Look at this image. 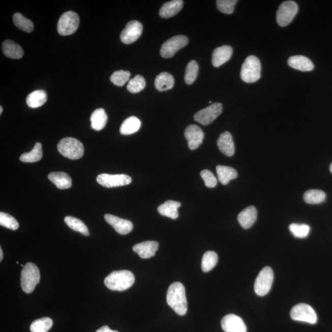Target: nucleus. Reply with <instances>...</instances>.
<instances>
[{"label": "nucleus", "instance_id": "obj_1", "mask_svg": "<svg viewBox=\"0 0 332 332\" xmlns=\"http://www.w3.org/2000/svg\"><path fill=\"white\" fill-rule=\"evenodd\" d=\"M167 303L176 313L184 316L187 312V300L185 289L180 283L170 285L167 293Z\"/></svg>", "mask_w": 332, "mask_h": 332}, {"label": "nucleus", "instance_id": "obj_2", "mask_svg": "<svg viewBox=\"0 0 332 332\" xmlns=\"http://www.w3.org/2000/svg\"><path fill=\"white\" fill-rule=\"evenodd\" d=\"M135 276L128 270L113 271L105 279L104 283L111 290L124 291L133 286Z\"/></svg>", "mask_w": 332, "mask_h": 332}, {"label": "nucleus", "instance_id": "obj_3", "mask_svg": "<svg viewBox=\"0 0 332 332\" xmlns=\"http://www.w3.org/2000/svg\"><path fill=\"white\" fill-rule=\"evenodd\" d=\"M57 149L62 155L70 160H78L84 155L83 144L75 138L67 137L62 139L58 143Z\"/></svg>", "mask_w": 332, "mask_h": 332}, {"label": "nucleus", "instance_id": "obj_4", "mask_svg": "<svg viewBox=\"0 0 332 332\" xmlns=\"http://www.w3.org/2000/svg\"><path fill=\"white\" fill-rule=\"evenodd\" d=\"M260 61L254 55H249L246 58L240 70V77L247 83H255L260 78Z\"/></svg>", "mask_w": 332, "mask_h": 332}, {"label": "nucleus", "instance_id": "obj_5", "mask_svg": "<svg viewBox=\"0 0 332 332\" xmlns=\"http://www.w3.org/2000/svg\"><path fill=\"white\" fill-rule=\"evenodd\" d=\"M40 281V273L37 266L32 263H26L21 273V287L23 292H34Z\"/></svg>", "mask_w": 332, "mask_h": 332}, {"label": "nucleus", "instance_id": "obj_6", "mask_svg": "<svg viewBox=\"0 0 332 332\" xmlns=\"http://www.w3.org/2000/svg\"><path fill=\"white\" fill-rule=\"evenodd\" d=\"M79 25V17L78 14L73 11L66 12L58 20L57 31L63 36H68L77 31Z\"/></svg>", "mask_w": 332, "mask_h": 332}, {"label": "nucleus", "instance_id": "obj_7", "mask_svg": "<svg viewBox=\"0 0 332 332\" xmlns=\"http://www.w3.org/2000/svg\"><path fill=\"white\" fill-rule=\"evenodd\" d=\"M274 280V273L269 266L264 267L258 274L254 284L255 292L258 296L268 294Z\"/></svg>", "mask_w": 332, "mask_h": 332}, {"label": "nucleus", "instance_id": "obj_8", "mask_svg": "<svg viewBox=\"0 0 332 332\" xmlns=\"http://www.w3.org/2000/svg\"><path fill=\"white\" fill-rule=\"evenodd\" d=\"M290 317L294 321L311 324H315L317 321L316 311L310 305L305 304H299L293 307L290 311Z\"/></svg>", "mask_w": 332, "mask_h": 332}, {"label": "nucleus", "instance_id": "obj_9", "mask_svg": "<svg viewBox=\"0 0 332 332\" xmlns=\"http://www.w3.org/2000/svg\"><path fill=\"white\" fill-rule=\"evenodd\" d=\"M298 10V5L293 1H286L282 4L276 13V20L281 26H286L294 19Z\"/></svg>", "mask_w": 332, "mask_h": 332}, {"label": "nucleus", "instance_id": "obj_10", "mask_svg": "<svg viewBox=\"0 0 332 332\" xmlns=\"http://www.w3.org/2000/svg\"><path fill=\"white\" fill-rule=\"evenodd\" d=\"M189 43V39L184 35L173 37L163 43L160 54L163 58H171L179 50L184 48Z\"/></svg>", "mask_w": 332, "mask_h": 332}, {"label": "nucleus", "instance_id": "obj_11", "mask_svg": "<svg viewBox=\"0 0 332 332\" xmlns=\"http://www.w3.org/2000/svg\"><path fill=\"white\" fill-rule=\"evenodd\" d=\"M223 105L216 102L204 108L194 116V119L201 125L207 126L211 124L222 113Z\"/></svg>", "mask_w": 332, "mask_h": 332}, {"label": "nucleus", "instance_id": "obj_12", "mask_svg": "<svg viewBox=\"0 0 332 332\" xmlns=\"http://www.w3.org/2000/svg\"><path fill=\"white\" fill-rule=\"evenodd\" d=\"M97 182L103 187L114 188L130 184L132 182V178L126 174H102L98 176Z\"/></svg>", "mask_w": 332, "mask_h": 332}, {"label": "nucleus", "instance_id": "obj_13", "mask_svg": "<svg viewBox=\"0 0 332 332\" xmlns=\"http://www.w3.org/2000/svg\"><path fill=\"white\" fill-rule=\"evenodd\" d=\"M143 25L137 20L128 22L120 35V39L126 45L136 42L142 34Z\"/></svg>", "mask_w": 332, "mask_h": 332}, {"label": "nucleus", "instance_id": "obj_14", "mask_svg": "<svg viewBox=\"0 0 332 332\" xmlns=\"http://www.w3.org/2000/svg\"><path fill=\"white\" fill-rule=\"evenodd\" d=\"M185 137L188 141V145L191 150H195L201 145L204 134L199 126L192 125L188 126L185 131Z\"/></svg>", "mask_w": 332, "mask_h": 332}, {"label": "nucleus", "instance_id": "obj_15", "mask_svg": "<svg viewBox=\"0 0 332 332\" xmlns=\"http://www.w3.org/2000/svg\"><path fill=\"white\" fill-rule=\"evenodd\" d=\"M221 325L225 332H247L245 322L240 317L233 314H228L223 317Z\"/></svg>", "mask_w": 332, "mask_h": 332}, {"label": "nucleus", "instance_id": "obj_16", "mask_svg": "<svg viewBox=\"0 0 332 332\" xmlns=\"http://www.w3.org/2000/svg\"><path fill=\"white\" fill-rule=\"evenodd\" d=\"M104 218L106 222L110 224L117 233L120 234H129L133 229V224L128 220L119 218V217L111 215V214H106Z\"/></svg>", "mask_w": 332, "mask_h": 332}, {"label": "nucleus", "instance_id": "obj_17", "mask_svg": "<svg viewBox=\"0 0 332 332\" xmlns=\"http://www.w3.org/2000/svg\"><path fill=\"white\" fill-rule=\"evenodd\" d=\"M159 243L154 240H148V242H143L134 246L132 250L137 254H139L140 257L146 259L155 256L156 252L158 251Z\"/></svg>", "mask_w": 332, "mask_h": 332}, {"label": "nucleus", "instance_id": "obj_18", "mask_svg": "<svg viewBox=\"0 0 332 332\" xmlns=\"http://www.w3.org/2000/svg\"><path fill=\"white\" fill-rule=\"evenodd\" d=\"M233 50L230 46H222L214 49L212 57L214 67H219L230 59Z\"/></svg>", "mask_w": 332, "mask_h": 332}, {"label": "nucleus", "instance_id": "obj_19", "mask_svg": "<svg viewBox=\"0 0 332 332\" xmlns=\"http://www.w3.org/2000/svg\"><path fill=\"white\" fill-rule=\"evenodd\" d=\"M217 146L222 154L230 157L235 152L234 144L233 137L228 131L223 132L217 140Z\"/></svg>", "mask_w": 332, "mask_h": 332}, {"label": "nucleus", "instance_id": "obj_20", "mask_svg": "<svg viewBox=\"0 0 332 332\" xmlns=\"http://www.w3.org/2000/svg\"><path fill=\"white\" fill-rule=\"evenodd\" d=\"M257 219V208L249 206L244 209L237 217V220L242 227L247 230L253 225Z\"/></svg>", "mask_w": 332, "mask_h": 332}, {"label": "nucleus", "instance_id": "obj_21", "mask_svg": "<svg viewBox=\"0 0 332 332\" xmlns=\"http://www.w3.org/2000/svg\"><path fill=\"white\" fill-rule=\"evenodd\" d=\"M288 65L292 68L301 72H310L314 68V64L309 58L304 55H294L289 58Z\"/></svg>", "mask_w": 332, "mask_h": 332}, {"label": "nucleus", "instance_id": "obj_22", "mask_svg": "<svg viewBox=\"0 0 332 332\" xmlns=\"http://www.w3.org/2000/svg\"><path fill=\"white\" fill-rule=\"evenodd\" d=\"M182 0H173L164 4L160 10V16L164 19H168L177 14L183 8Z\"/></svg>", "mask_w": 332, "mask_h": 332}, {"label": "nucleus", "instance_id": "obj_23", "mask_svg": "<svg viewBox=\"0 0 332 332\" xmlns=\"http://www.w3.org/2000/svg\"><path fill=\"white\" fill-rule=\"evenodd\" d=\"M48 178L58 189L66 190L70 189L72 187V178L66 172H54L50 173Z\"/></svg>", "mask_w": 332, "mask_h": 332}, {"label": "nucleus", "instance_id": "obj_24", "mask_svg": "<svg viewBox=\"0 0 332 332\" xmlns=\"http://www.w3.org/2000/svg\"><path fill=\"white\" fill-rule=\"evenodd\" d=\"M180 206V202L168 200L160 205L158 208V211L161 216L175 220L178 217V208Z\"/></svg>", "mask_w": 332, "mask_h": 332}, {"label": "nucleus", "instance_id": "obj_25", "mask_svg": "<svg viewBox=\"0 0 332 332\" xmlns=\"http://www.w3.org/2000/svg\"><path fill=\"white\" fill-rule=\"evenodd\" d=\"M2 51L6 56L19 59L23 55L22 47L13 41L7 40L2 45Z\"/></svg>", "mask_w": 332, "mask_h": 332}, {"label": "nucleus", "instance_id": "obj_26", "mask_svg": "<svg viewBox=\"0 0 332 332\" xmlns=\"http://www.w3.org/2000/svg\"><path fill=\"white\" fill-rule=\"evenodd\" d=\"M107 119L105 111L103 108H98L91 114V128L97 131H101L107 125Z\"/></svg>", "mask_w": 332, "mask_h": 332}, {"label": "nucleus", "instance_id": "obj_27", "mask_svg": "<svg viewBox=\"0 0 332 332\" xmlns=\"http://www.w3.org/2000/svg\"><path fill=\"white\" fill-rule=\"evenodd\" d=\"M47 99H48V97H47V94L45 90H37L27 96L26 102L29 107L36 108L42 107L45 104Z\"/></svg>", "mask_w": 332, "mask_h": 332}, {"label": "nucleus", "instance_id": "obj_28", "mask_svg": "<svg viewBox=\"0 0 332 332\" xmlns=\"http://www.w3.org/2000/svg\"><path fill=\"white\" fill-rule=\"evenodd\" d=\"M155 85L159 91L168 90L174 87V79L169 73H161L156 78Z\"/></svg>", "mask_w": 332, "mask_h": 332}, {"label": "nucleus", "instance_id": "obj_29", "mask_svg": "<svg viewBox=\"0 0 332 332\" xmlns=\"http://www.w3.org/2000/svg\"><path fill=\"white\" fill-rule=\"evenodd\" d=\"M141 127L140 120L136 116H131L125 120L120 128V133L125 136L136 133Z\"/></svg>", "mask_w": 332, "mask_h": 332}, {"label": "nucleus", "instance_id": "obj_30", "mask_svg": "<svg viewBox=\"0 0 332 332\" xmlns=\"http://www.w3.org/2000/svg\"><path fill=\"white\" fill-rule=\"evenodd\" d=\"M219 180L223 185H227L229 182L237 177L236 170L231 167L217 166L216 167Z\"/></svg>", "mask_w": 332, "mask_h": 332}, {"label": "nucleus", "instance_id": "obj_31", "mask_svg": "<svg viewBox=\"0 0 332 332\" xmlns=\"http://www.w3.org/2000/svg\"><path fill=\"white\" fill-rule=\"evenodd\" d=\"M42 145L40 143L37 142L30 152L25 153L20 156V160L23 163H35L42 160Z\"/></svg>", "mask_w": 332, "mask_h": 332}, {"label": "nucleus", "instance_id": "obj_32", "mask_svg": "<svg viewBox=\"0 0 332 332\" xmlns=\"http://www.w3.org/2000/svg\"><path fill=\"white\" fill-rule=\"evenodd\" d=\"M325 193L319 190H308L304 196L305 201L310 204H321L325 201Z\"/></svg>", "mask_w": 332, "mask_h": 332}, {"label": "nucleus", "instance_id": "obj_33", "mask_svg": "<svg viewBox=\"0 0 332 332\" xmlns=\"http://www.w3.org/2000/svg\"><path fill=\"white\" fill-rule=\"evenodd\" d=\"M218 262V255L214 251L205 252L202 258L201 268L202 271L207 273L211 271Z\"/></svg>", "mask_w": 332, "mask_h": 332}, {"label": "nucleus", "instance_id": "obj_34", "mask_svg": "<svg viewBox=\"0 0 332 332\" xmlns=\"http://www.w3.org/2000/svg\"><path fill=\"white\" fill-rule=\"evenodd\" d=\"M64 220L66 224L73 230L79 232L84 236H89V230L86 225L81 220L71 216L66 217Z\"/></svg>", "mask_w": 332, "mask_h": 332}, {"label": "nucleus", "instance_id": "obj_35", "mask_svg": "<svg viewBox=\"0 0 332 332\" xmlns=\"http://www.w3.org/2000/svg\"><path fill=\"white\" fill-rule=\"evenodd\" d=\"M13 21L14 25L20 30L31 33L34 31V25L31 20L26 19L20 13H16L13 16Z\"/></svg>", "mask_w": 332, "mask_h": 332}, {"label": "nucleus", "instance_id": "obj_36", "mask_svg": "<svg viewBox=\"0 0 332 332\" xmlns=\"http://www.w3.org/2000/svg\"><path fill=\"white\" fill-rule=\"evenodd\" d=\"M53 321L49 317H43L35 320L32 323L31 331L32 332H48L52 327Z\"/></svg>", "mask_w": 332, "mask_h": 332}, {"label": "nucleus", "instance_id": "obj_37", "mask_svg": "<svg viewBox=\"0 0 332 332\" xmlns=\"http://www.w3.org/2000/svg\"><path fill=\"white\" fill-rule=\"evenodd\" d=\"M199 66L195 61H190L187 65L185 72V81L188 85L192 84L198 76Z\"/></svg>", "mask_w": 332, "mask_h": 332}, {"label": "nucleus", "instance_id": "obj_38", "mask_svg": "<svg viewBox=\"0 0 332 332\" xmlns=\"http://www.w3.org/2000/svg\"><path fill=\"white\" fill-rule=\"evenodd\" d=\"M146 86L145 78L140 75H137L129 81L127 89L132 94H137L141 92Z\"/></svg>", "mask_w": 332, "mask_h": 332}, {"label": "nucleus", "instance_id": "obj_39", "mask_svg": "<svg viewBox=\"0 0 332 332\" xmlns=\"http://www.w3.org/2000/svg\"><path fill=\"white\" fill-rule=\"evenodd\" d=\"M289 228L293 236L296 238H299V239L307 237L310 232V226L306 224L292 223Z\"/></svg>", "mask_w": 332, "mask_h": 332}, {"label": "nucleus", "instance_id": "obj_40", "mask_svg": "<svg viewBox=\"0 0 332 332\" xmlns=\"http://www.w3.org/2000/svg\"><path fill=\"white\" fill-rule=\"evenodd\" d=\"M131 73L124 70L114 72L111 76L110 80L117 86H123L130 79Z\"/></svg>", "mask_w": 332, "mask_h": 332}, {"label": "nucleus", "instance_id": "obj_41", "mask_svg": "<svg viewBox=\"0 0 332 332\" xmlns=\"http://www.w3.org/2000/svg\"><path fill=\"white\" fill-rule=\"evenodd\" d=\"M0 225L12 230H17L19 226L18 222L14 217L2 212L0 213Z\"/></svg>", "mask_w": 332, "mask_h": 332}, {"label": "nucleus", "instance_id": "obj_42", "mask_svg": "<svg viewBox=\"0 0 332 332\" xmlns=\"http://www.w3.org/2000/svg\"><path fill=\"white\" fill-rule=\"evenodd\" d=\"M237 3V0H218L216 4L218 10L222 13L231 14L233 13Z\"/></svg>", "mask_w": 332, "mask_h": 332}, {"label": "nucleus", "instance_id": "obj_43", "mask_svg": "<svg viewBox=\"0 0 332 332\" xmlns=\"http://www.w3.org/2000/svg\"><path fill=\"white\" fill-rule=\"evenodd\" d=\"M200 174L202 178L204 181L205 186L208 188H214L216 186L217 184V178L210 170H202Z\"/></svg>", "mask_w": 332, "mask_h": 332}, {"label": "nucleus", "instance_id": "obj_44", "mask_svg": "<svg viewBox=\"0 0 332 332\" xmlns=\"http://www.w3.org/2000/svg\"><path fill=\"white\" fill-rule=\"evenodd\" d=\"M96 332H118V331L111 330L108 326L105 325L98 329Z\"/></svg>", "mask_w": 332, "mask_h": 332}, {"label": "nucleus", "instance_id": "obj_45", "mask_svg": "<svg viewBox=\"0 0 332 332\" xmlns=\"http://www.w3.org/2000/svg\"><path fill=\"white\" fill-rule=\"evenodd\" d=\"M3 258H4V253H3L2 249L0 248V261H2Z\"/></svg>", "mask_w": 332, "mask_h": 332}, {"label": "nucleus", "instance_id": "obj_46", "mask_svg": "<svg viewBox=\"0 0 332 332\" xmlns=\"http://www.w3.org/2000/svg\"><path fill=\"white\" fill-rule=\"evenodd\" d=\"M3 110H4V108H3V107L1 106V107H0V114L2 113Z\"/></svg>", "mask_w": 332, "mask_h": 332}, {"label": "nucleus", "instance_id": "obj_47", "mask_svg": "<svg viewBox=\"0 0 332 332\" xmlns=\"http://www.w3.org/2000/svg\"><path fill=\"white\" fill-rule=\"evenodd\" d=\"M330 172L332 173V163L331 164V165L330 166Z\"/></svg>", "mask_w": 332, "mask_h": 332}, {"label": "nucleus", "instance_id": "obj_48", "mask_svg": "<svg viewBox=\"0 0 332 332\" xmlns=\"http://www.w3.org/2000/svg\"><path fill=\"white\" fill-rule=\"evenodd\" d=\"M20 266H21L22 267H24L23 266V264H20Z\"/></svg>", "mask_w": 332, "mask_h": 332}, {"label": "nucleus", "instance_id": "obj_49", "mask_svg": "<svg viewBox=\"0 0 332 332\" xmlns=\"http://www.w3.org/2000/svg\"><path fill=\"white\" fill-rule=\"evenodd\" d=\"M17 264H19V261H16Z\"/></svg>", "mask_w": 332, "mask_h": 332}]
</instances>
